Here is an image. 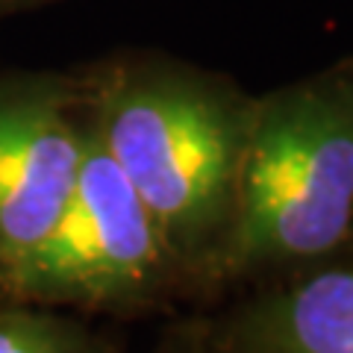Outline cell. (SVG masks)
<instances>
[{
    "label": "cell",
    "mask_w": 353,
    "mask_h": 353,
    "mask_svg": "<svg viewBox=\"0 0 353 353\" xmlns=\"http://www.w3.org/2000/svg\"><path fill=\"white\" fill-rule=\"evenodd\" d=\"M97 141L127 176L189 280L215 289L253 97L159 53L80 68Z\"/></svg>",
    "instance_id": "cell-1"
},
{
    "label": "cell",
    "mask_w": 353,
    "mask_h": 353,
    "mask_svg": "<svg viewBox=\"0 0 353 353\" xmlns=\"http://www.w3.org/2000/svg\"><path fill=\"white\" fill-rule=\"evenodd\" d=\"M350 239L353 59H341L253 97L215 289L333 259Z\"/></svg>",
    "instance_id": "cell-2"
},
{
    "label": "cell",
    "mask_w": 353,
    "mask_h": 353,
    "mask_svg": "<svg viewBox=\"0 0 353 353\" xmlns=\"http://www.w3.org/2000/svg\"><path fill=\"white\" fill-rule=\"evenodd\" d=\"M0 297L83 318H141L192 297L157 221L92 127L68 203L48 236L0 274Z\"/></svg>",
    "instance_id": "cell-3"
},
{
    "label": "cell",
    "mask_w": 353,
    "mask_h": 353,
    "mask_svg": "<svg viewBox=\"0 0 353 353\" xmlns=\"http://www.w3.org/2000/svg\"><path fill=\"white\" fill-rule=\"evenodd\" d=\"M88 127L80 71H0V274L57 224Z\"/></svg>",
    "instance_id": "cell-4"
},
{
    "label": "cell",
    "mask_w": 353,
    "mask_h": 353,
    "mask_svg": "<svg viewBox=\"0 0 353 353\" xmlns=\"http://www.w3.org/2000/svg\"><path fill=\"white\" fill-rule=\"evenodd\" d=\"M209 336L221 353H353V250L277 274Z\"/></svg>",
    "instance_id": "cell-5"
},
{
    "label": "cell",
    "mask_w": 353,
    "mask_h": 353,
    "mask_svg": "<svg viewBox=\"0 0 353 353\" xmlns=\"http://www.w3.org/2000/svg\"><path fill=\"white\" fill-rule=\"evenodd\" d=\"M0 353H124L112 339L62 309L0 297Z\"/></svg>",
    "instance_id": "cell-6"
},
{
    "label": "cell",
    "mask_w": 353,
    "mask_h": 353,
    "mask_svg": "<svg viewBox=\"0 0 353 353\" xmlns=\"http://www.w3.org/2000/svg\"><path fill=\"white\" fill-rule=\"evenodd\" d=\"M150 353H221L209 336V321H180L159 336Z\"/></svg>",
    "instance_id": "cell-7"
},
{
    "label": "cell",
    "mask_w": 353,
    "mask_h": 353,
    "mask_svg": "<svg viewBox=\"0 0 353 353\" xmlns=\"http://www.w3.org/2000/svg\"><path fill=\"white\" fill-rule=\"evenodd\" d=\"M41 3H50V0H0V21L15 15V12H24V9L41 6Z\"/></svg>",
    "instance_id": "cell-8"
},
{
    "label": "cell",
    "mask_w": 353,
    "mask_h": 353,
    "mask_svg": "<svg viewBox=\"0 0 353 353\" xmlns=\"http://www.w3.org/2000/svg\"><path fill=\"white\" fill-rule=\"evenodd\" d=\"M350 250H353V239H350Z\"/></svg>",
    "instance_id": "cell-9"
}]
</instances>
